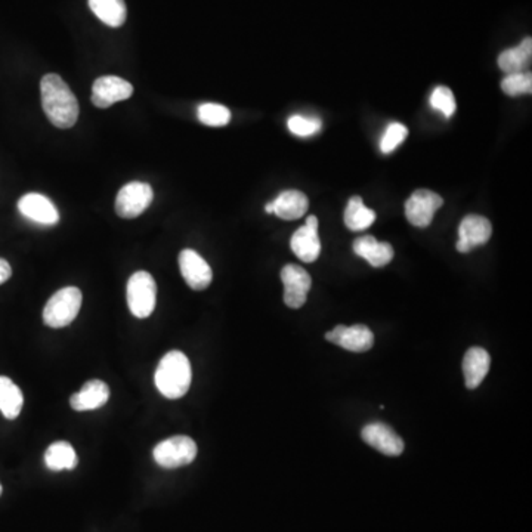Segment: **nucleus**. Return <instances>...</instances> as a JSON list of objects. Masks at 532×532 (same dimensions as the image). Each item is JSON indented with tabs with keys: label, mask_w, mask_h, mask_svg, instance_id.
Wrapping results in <instances>:
<instances>
[{
	"label": "nucleus",
	"mask_w": 532,
	"mask_h": 532,
	"mask_svg": "<svg viewBox=\"0 0 532 532\" xmlns=\"http://www.w3.org/2000/svg\"><path fill=\"white\" fill-rule=\"evenodd\" d=\"M44 114L58 129H70L79 119V103L58 74H46L40 82Z\"/></svg>",
	"instance_id": "nucleus-1"
},
{
	"label": "nucleus",
	"mask_w": 532,
	"mask_h": 532,
	"mask_svg": "<svg viewBox=\"0 0 532 532\" xmlns=\"http://www.w3.org/2000/svg\"><path fill=\"white\" fill-rule=\"evenodd\" d=\"M191 380L192 369L190 360L181 350L167 352L155 369V386L167 399H179L187 395Z\"/></svg>",
	"instance_id": "nucleus-2"
},
{
	"label": "nucleus",
	"mask_w": 532,
	"mask_h": 532,
	"mask_svg": "<svg viewBox=\"0 0 532 532\" xmlns=\"http://www.w3.org/2000/svg\"><path fill=\"white\" fill-rule=\"evenodd\" d=\"M82 291L77 287H64L56 291L44 310V322L51 329H63L72 324L79 315Z\"/></svg>",
	"instance_id": "nucleus-3"
},
{
	"label": "nucleus",
	"mask_w": 532,
	"mask_h": 532,
	"mask_svg": "<svg viewBox=\"0 0 532 532\" xmlns=\"http://www.w3.org/2000/svg\"><path fill=\"white\" fill-rule=\"evenodd\" d=\"M127 305L132 315L143 320L154 312L157 286L147 271H138L127 281Z\"/></svg>",
	"instance_id": "nucleus-4"
},
{
	"label": "nucleus",
	"mask_w": 532,
	"mask_h": 532,
	"mask_svg": "<svg viewBox=\"0 0 532 532\" xmlns=\"http://www.w3.org/2000/svg\"><path fill=\"white\" fill-rule=\"evenodd\" d=\"M153 456L155 463L164 469H178L182 466L191 465L195 460L197 444L192 441V438L185 435L167 438L155 445Z\"/></svg>",
	"instance_id": "nucleus-5"
},
{
	"label": "nucleus",
	"mask_w": 532,
	"mask_h": 532,
	"mask_svg": "<svg viewBox=\"0 0 532 532\" xmlns=\"http://www.w3.org/2000/svg\"><path fill=\"white\" fill-rule=\"evenodd\" d=\"M154 199L153 188L145 182H131L124 185L115 199V213L123 219L143 215Z\"/></svg>",
	"instance_id": "nucleus-6"
},
{
	"label": "nucleus",
	"mask_w": 532,
	"mask_h": 532,
	"mask_svg": "<svg viewBox=\"0 0 532 532\" xmlns=\"http://www.w3.org/2000/svg\"><path fill=\"white\" fill-rule=\"evenodd\" d=\"M444 204L441 195L430 190L414 191L406 202V216L414 227L426 228L432 223L438 209Z\"/></svg>",
	"instance_id": "nucleus-7"
},
{
	"label": "nucleus",
	"mask_w": 532,
	"mask_h": 532,
	"mask_svg": "<svg viewBox=\"0 0 532 532\" xmlns=\"http://www.w3.org/2000/svg\"><path fill=\"white\" fill-rule=\"evenodd\" d=\"M282 284H284V303L291 310L302 308L308 299L312 280L302 266L286 265L281 271Z\"/></svg>",
	"instance_id": "nucleus-8"
},
{
	"label": "nucleus",
	"mask_w": 532,
	"mask_h": 532,
	"mask_svg": "<svg viewBox=\"0 0 532 532\" xmlns=\"http://www.w3.org/2000/svg\"><path fill=\"white\" fill-rule=\"evenodd\" d=\"M326 339L330 343L340 346L343 350H350L355 354L367 352L374 345L373 331L364 324H355V326L350 327H334L331 331L326 334Z\"/></svg>",
	"instance_id": "nucleus-9"
},
{
	"label": "nucleus",
	"mask_w": 532,
	"mask_h": 532,
	"mask_svg": "<svg viewBox=\"0 0 532 532\" xmlns=\"http://www.w3.org/2000/svg\"><path fill=\"white\" fill-rule=\"evenodd\" d=\"M133 86L127 80L117 76H103L96 79L92 86V103L98 108H110L119 101L129 100Z\"/></svg>",
	"instance_id": "nucleus-10"
},
{
	"label": "nucleus",
	"mask_w": 532,
	"mask_h": 532,
	"mask_svg": "<svg viewBox=\"0 0 532 532\" xmlns=\"http://www.w3.org/2000/svg\"><path fill=\"white\" fill-rule=\"evenodd\" d=\"M491 234H493V225L488 219L479 215L466 216L458 228L457 251L460 253H469L473 249L488 242Z\"/></svg>",
	"instance_id": "nucleus-11"
},
{
	"label": "nucleus",
	"mask_w": 532,
	"mask_h": 532,
	"mask_svg": "<svg viewBox=\"0 0 532 532\" xmlns=\"http://www.w3.org/2000/svg\"><path fill=\"white\" fill-rule=\"evenodd\" d=\"M179 268L183 280L192 291H204L211 286L213 272L209 263L197 251L191 249L181 251Z\"/></svg>",
	"instance_id": "nucleus-12"
},
{
	"label": "nucleus",
	"mask_w": 532,
	"mask_h": 532,
	"mask_svg": "<svg viewBox=\"0 0 532 532\" xmlns=\"http://www.w3.org/2000/svg\"><path fill=\"white\" fill-rule=\"evenodd\" d=\"M291 251L302 262L310 263L317 261L321 253V240L318 235L317 216H308L306 223L299 228L291 237Z\"/></svg>",
	"instance_id": "nucleus-13"
},
{
	"label": "nucleus",
	"mask_w": 532,
	"mask_h": 532,
	"mask_svg": "<svg viewBox=\"0 0 532 532\" xmlns=\"http://www.w3.org/2000/svg\"><path fill=\"white\" fill-rule=\"evenodd\" d=\"M361 437L369 447L385 456H401L404 451V441L385 423H369L362 429Z\"/></svg>",
	"instance_id": "nucleus-14"
},
{
	"label": "nucleus",
	"mask_w": 532,
	"mask_h": 532,
	"mask_svg": "<svg viewBox=\"0 0 532 532\" xmlns=\"http://www.w3.org/2000/svg\"><path fill=\"white\" fill-rule=\"evenodd\" d=\"M18 211L21 212V215L42 225H55L60 221V213L56 211L55 204L52 203L48 197L37 192L23 195L18 202Z\"/></svg>",
	"instance_id": "nucleus-15"
},
{
	"label": "nucleus",
	"mask_w": 532,
	"mask_h": 532,
	"mask_svg": "<svg viewBox=\"0 0 532 532\" xmlns=\"http://www.w3.org/2000/svg\"><path fill=\"white\" fill-rule=\"evenodd\" d=\"M108 399H110V388L107 383L95 379L84 383V388L70 398V406L76 411H92L105 406Z\"/></svg>",
	"instance_id": "nucleus-16"
},
{
	"label": "nucleus",
	"mask_w": 532,
	"mask_h": 532,
	"mask_svg": "<svg viewBox=\"0 0 532 532\" xmlns=\"http://www.w3.org/2000/svg\"><path fill=\"white\" fill-rule=\"evenodd\" d=\"M354 251L360 258L366 259L367 262L374 268L388 265L395 254L389 242L378 241L373 235L358 237L354 241Z\"/></svg>",
	"instance_id": "nucleus-17"
},
{
	"label": "nucleus",
	"mask_w": 532,
	"mask_h": 532,
	"mask_svg": "<svg viewBox=\"0 0 532 532\" xmlns=\"http://www.w3.org/2000/svg\"><path fill=\"white\" fill-rule=\"evenodd\" d=\"M491 366L488 352L482 348H470L463 360V373L468 389H477L481 385Z\"/></svg>",
	"instance_id": "nucleus-18"
},
{
	"label": "nucleus",
	"mask_w": 532,
	"mask_h": 532,
	"mask_svg": "<svg viewBox=\"0 0 532 532\" xmlns=\"http://www.w3.org/2000/svg\"><path fill=\"white\" fill-rule=\"evenodd\" d=\"M271 203H272L275 215L284 221H296L302 218L310 207L308 197L296 190L284 191Z\"/></svg>",
	"instance_id": "nucleus-19"
},
{
	"label": "nucleus",
	"mask_w": 532,
	"mask_h": 532,
	"mask_svg": "<svg viewBox=\"0 0 532 532\" xmlns=\"http://www.w3.org/2000/svg\"><path fill=\"white\" fill-rule=\"evenodd\" d=\"M44 465L54 472L73 470L77 466L76 449L65 441L54 442L44 453Z\"/></svg>",
	"instance_id": "nucleus-20"
},
{
	"label": "nucleus",
	"mask_w": 532,
	"mask_h": 532,
	"mask_svg": "<svg viewBox=\"0 0 532 532\" xmlns=\"http://www.w3.org/2000/svg\"><path fill=\"white\" fill-rule=\"evenodd\" d=\"M532 40L531 37L522 40L517 48H510L498 56V67L507 74L524 73L525 68L531 64Z\"/></svg>",
	"instance_id": "nucleus-21"
},
{
	"label": "nucleus",
	"mask_w": 532,
	"mask_h": 532,
	"mask_svg": "<svg viewBox=\"0 0 532 532\" xmlns=\"http://www.w3.org/2000/svg\"><path fill=\"white\" fill-rule=\"evenodd\" d=\"M25 406L20 388L9 378L0 376V411L8 420H15Z\"/></svg>",
	"instance_id": "nucleus-22"
},
{
	"label": "nucleus",
	"mask_w": 532,
	"mask_h": 532,
	"mask_svg": "<svg viewBox=\"0 0 532 532\" xmlns=\"http://www.w3.org/2000/svg\"><path fill=\"white\" fill-rule=\"evenodd\" d=\"M89 8L103 25L122 27L126 21L127 9L124 0H89Z\"/></svg>",
	"instance_id": "nucleus-23"
},
{
	"label": "nucleus",
	"mask_w": 532,
	"mask_h": 532,
	"mask_svg": "<svg viewBox=\"0 0 532 532\" xmlns=\"http://www.w3.org/2000/svg\"><path fill=\"white\" fill-rule=\"evenodd\" d=\"M376 213L364 204L361 197H352L345 211V225L350 231H364L373 225Z\"/></svg>",
	"instance_id": "nucleus-24"
},
{
	"label": "nucleus",
	"mask_w": 532,
	"mask_h": 532,
	"mask_svg": "<svg viewBox=\"0 0 532 532\" xmlns=\"http://www.w3.org/2000/svg\"><path fill=\"white\" fill-rule=\"evenodd\" d=\"M199 120L211 127L227 126L231 122V112L221 103H202L199 107Z\"/></svg>",
	"instance_id": "nucleus-25"
},
{
	"label": "nucleus",
	"mask_w": 532,
	"mask_h": 532,
	"mask_svg": "<svg viewBox=\"0 0 532 532\" xmlns=\"http://www.w3.org/2000/svg\"><path fill=\"white\" fill-rule=\"evenodd\" d=\"M501 89L508 96L527 95L532 92L531 73H513L501 80Z\"/></svg>",
	"instance_id": "nucleus-26"
},
{
	"label": "nucleus",
	"mask_w": 532,
	"mask_h": 532,
	"mask_svg": "<svg viewBox=\"0 0 532 532\" xmlns=\"http://www.w3.org/2000/svg\"><path fill=\"white\" fill-rule=\"evenodd\" d=\"M430 105L438 112L442 113L445 117H451L457 110L453 92L447 86H438L433 91L432 96H430Z\"/></svg>",
	"instance_id": "nucleus-27"
},
{
	"label": "nucleus",
	"mask_w": 532,
	"mask_h": 532,
	"mask_svg": "<svg viewBox=\"0 0 532 532\" xmlns=\"http://www.w3.org/2000/svg\"><path fill=\"white\" fill-rule=\"evenodd\" d=\"M409 136V129L401 123H392L386 129L385 135L380 141L381 153L389 154L395 148L399 147Z\"/></svg>",
	"instance_id": "nucleus-28"
},
{
	"label": "nucleus",
	"mask_w": 532,
	"mask_h": 532,
	"mask_svg": "<svg viewBox=\"0 0 532 532\" xmlns=\"http://www.w3.org/2000/svg\"><path fill=\"white\" fill-rule=\"evenodd\" d=\"M289 129L291 133L298 136H310L315 135L318 132L321 131V120L320 119H308V117H302V115H293L289 119Z\"/></svg>",
	"instance_id": "nucleus-29"
},
{
	"label": "nucleus",
	"mask_w": 532,
	"mask_h": 532,
	"mask_svg": "<svg viewBox=\"0 0 532 532\" xmlns=\"http://www.w3.org/2000/svg\"><path fill=\"white\" fill-rule=\"evenodd\" d=\"M13 275V268L5 259H0V284L8 281Z\"/></svg>",
	"instance_id": "nucleus-30"
},
{
	"label": "nucleus",
	"mask_w": 532,
	"mask_h": 532,
	"mask_svg": "<svg viewBox=\"0 0 532 532\" xmlns=\"http://www.w3.org/2000/svg\"><path fill=\"white\" fill-rule=\"evenodd\" d=\"M0 496H2V485H0Z\"/></svg>",
	"instance_id": "nucleus-31"
}]
</instances>
